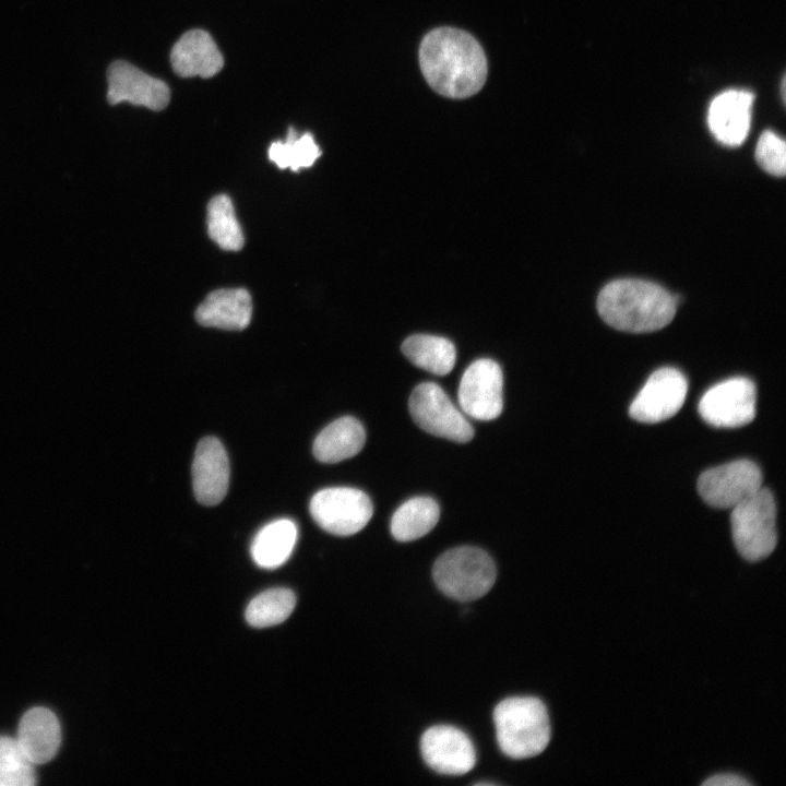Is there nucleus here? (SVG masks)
<instances>
[{
    "label": "nucleus",
    "instance_id": "nucleus-4",
    "mask_svg": "<svg viewBox=\"0 0 786 786\" xmlns=\"http://www.w3.org/2000/svg\"><path fill=\"white\" fill-rule=\"evenodd\" d=\"M433 580L446 596L471 602L486 595L495 584L497 569L491 557L474 546H461L443 552L432 568Z\"/></svg>",
    "mask_w": 786,
    "mask_h": 786
},
{
    "label": "nucleus",
    "instance_id": "nucleus-10",
    "mask_svg": "<svg viewBox=\"0 0 786 786\" xmlns=\"http://www.w3.org/2000/svg\"><path fill=\"white\" fill-rule=\"evenodd\" d=\"M463 413L477 420L496 419L503 409V373L492 359L481 358L464 371L458 386Z\"/></svg>",
    "mask_w": 786,
    "mask_h": 786
},
{
    "label": "nucleus",
    "instance_id": "nucleus-3",
    "mask_svg": "<svg viewBox=\"0 0 786 786\" xmlns=\"http://www.w3.org/2000/svg\"><path fill=\"white\" fill-rule=\"evenodd\" d=\"M493 723L498 746L511 759L538 755L550 741L549 715L538 698L512 696L502 700L495 707Z\"/></svg>",
    "mask_w": 786,
    "mask_h": 786
},
{
    "label": "nucleus",
    "instance_id": "nucleus-17",
    "mask_svg": "<svg viewBox=\"0 0 786 786\" xmlns=\"http://www.w3.org/2000/svg\"><path fill=\"white\" fill-rule=\"evenodd\" d=\"M252 315V300L245 288H223L212 291L200 303L195 320L207 327L240 331L246 329Z\"/></svg>",
    "mask_w": 786,
    "mask_h": 786
},
{
    "label": "nucleus",
    "instance_id": "nucleus-21",
    "mask_svg": "<svg viewBox=\"0 0 786 786\" xmlns=\"http://www.w3.org/2000/svg\"><path fill=\"white\" fill-rule=\"evenodd\" d=\"M402 352L415 366L436 376L450 373L456 360L454 344L436 335H412L404 341Z\"/></svg>",
    "mask_w": 786,
    "mask_h": 786
},
{
    "label": "nucleus",
    "instance_id": "nucleus-9",
    "mask_svg": "<svg viewBox=\"0 0 786 786\" xmlns=\"http://www.w3.org/2000/svg\"><path fill=\"white\" fill-rule=\"evenodd\" d=\"M762 473L750 460H736L706 469L698 480V492L713 508L733 509L762 486Z\"/></svg>",
    "mask_w": 786,
    "mask_h": 786
},
{
    "label": "nucleus",
    "instance_id": "nucleus-22",
    "mask_svg": "<svg viewBox=\"0 0 786 786\" xmlns=\"http://www.w3.org/2000/svg\"><path fill=\"white\" fill-rule=\"evenodd\" d=\"M440 509L430 497H415L401 504L391 519V534L398 541H412L428 534L438 523Z\"/></svg>",
    "mask_w": 786,
    "mask_h": 786
},
{
    "label": "nucleus",
    "instance_id": "nucleus-8",
    "mask_svg": "<svg viewBox=\"0 0 786 786\" xmlns=\"http://www.w3.org/2000/svg\"><path fill=\"white\" fill-rule=\"evenodd\" d=\"M757 389L743 377L724 380L711 386L699 402V413L708 425L738 428L755 417Z\"/></svg>",
    "mask_w": 786,
    "mask_h": 786
},
{
    "label": "nucleus",
    "instance_id": "nucleus-7",
    "mask_svg": "<svg viewBox=\"0 0 786 786\" xmlns=\"http://www.w3.org/2000/svg\"><path fill=\"white\" fill-rule=\"evenodd\" d=\"M309 510L317 524L327 533L349 536L368 524L373 514V504L359 489L330 487L311 498Z\"/></svg>",
    "mask_w": 786,
    "mask_h": 786
},
{
    "label": "nucleus",
    "instance_id": "nucleus-27",
    "mask_svg": "<svg viewBox=\"0 0 786 786\" xmlns=\"http://www.w3.org/2000/svg\"><path fill=\"white\" fill-rule=\"evenodd\" d=\"M755 159L766 172L783 177L786 172L785 141L771 130L764 131L755 146Z\"/></svg>",
    "mask_w": 786,
    "mask_h": 786
},
{
    "label": "nucleus",
    "instance_id": "nucleus-18",
    "mask_svg": "<svg viewBox=\"0 0 786 786\" xmlns=\"http://www.w3.org/2000/svg\"><path fill=\"white\" fill-rule=\"evenodd\" d=\"M16 740L33 764L48 762L60 746L59 722L51 711L34 707L23 715Z\"/></svg>",
    "mask_w": 786,
    "mask_h": 786
},
{
    "label": "nucleus",
    "instance_id": "nucleus-13",
    "mask_svg": "<svg viewBox=\"0 0 786 786\" xmlns=\"http://www.w3.org/2000/svg\"><path fill=\"white\" fill-rule=\"evenodd\" d=\"M107 99L111 105L129 102L135 106L162 110L169 104L168 85L127 61H114L107 71Z\"/></svg>",
    "mask_w": 786,
    "mask_h": 786
},
{
    "label": "nucleus",
    "instance_id": "nucleus-20",
    "mask_svg": "<svg viewBox=\"0 0 786 786\" xmlns=\"http://www.w3.org/2000/svg\"><path fill=\"white\" fill-rule=\"evenodd\" d=\"M298 538V528L290 519H278L264 525L251 544V556L257 565L275 569L290 557Z\"/></svg>",
    "mask_w": 786,
    "mask_h": 786
},
{
    "label": "nucleus",
    "instance_id": "nucleus-2",
    "mask_svg": "<svg viewBox=\"0 0 786 786\" xmlns=\"http://www.w3.org/2000/svg\"><path fill=\"white\" fill-rule=\"evenodd\" d=\"M677 299L662 286L624 278L607 284L597 298V310L610 326L631 333L663 329L675 317Z\"/></svg>",
    "mask_w": 786,
    "mask_h": 786
},
{
    "label": "nucleus",
    "instance_id": "nucleus-24",
    "mask_svg": "<svg viewBox=\"0 0 786 786\" xmlns=\"http://www.w3.org/2000/svg\"><path fill=\"white\" fill-rule=\"evenodd\" d=\"M296 606V596L288 588H271L255 596L246 609V620L254 628L284 622Z\"/></svg>",
    "mask_w": 786,
    "mask_h": 786
},
{
    "label": "nucleus",
    "instance_id": "nucleus-23",
    "mask_svg": "<svg viewBox=\"0 0 786 786\" xmlns=\"http://www.w3.org/2000/svg\"><path fill=\"white\" fill-rule=\"evenodd\" d=\"M206 224L210 238L222 249L238 251L243 247V231L228 195L219 194L211 199L207 204Z\"/></svg>",
    "mask_w": 786,
    "mask_h": 786
},
{
    "label": "nucleus",
    "instance_id": "nucleus-16",
    "mask_svg": "<svg viewBox=\"0 0 786 786\" xmlns=\"http://www.w3.org/2000/svg\"><path fill=\"white\" fill-rule=\"evenodd\" d=\"M170 63L181 78H212L224 67V57L212 36L203 29L184 33L172 46Z\"/></svg>",
    "mask_w": 786,
    "mask_h": 786
},
{
    "label": "nucleus",
    "instance_id": "nucleus-26",
    "mask_svg": "<svg viewBox=\"0 0 786 786\" xmlns=\"http://www.w3.org/2000/svg\"><path fill=\"white\" fill-rule=\"evenodd\" d=\"M35 782L33 763L17 740L0 737V786H29Z\"/></svg>",
    "mask_w": 786,
    "mask_h": 786
},
{
    "label": "nucleus",
    "instance_id": "nucleus-6",
    "mask_svg": "<svg viewBox=\"0 0 786 786\" xmlns=\"http://www.w3.org/2000/svg\"><path fill=\"white\" fill-rule=\"evenodd\" d=\"M408 405L414 421L422 430L458 443L473 439V426L437 383L418 384Z\"/></svg>",
    "mask_w": 786,
    "mask_h": 786
},
{
    "label": "nucleus",
    "instance_id": "nucleus-14",
    "mask_svg": "<svg viewBox=\"0 0 786 786\" xmlns=\"http://www.w3.org/2000/svg\"><path fill=\"white\" fill-rule=\"evenodd\" d=\"M192 484L196 500L204 505L219 503L227 493L228 456L215 437H205L198 443L192 463Z\"/></svg>",
    "mask_w": 786,
    "mask_h": 786
},
{
    "label": "nucleus",
    "instance_id": "nucleus-5",
    "mask_svg": "<svg viewBox=\"0 0 786 786\" xmlns=\"http://www.w3.org/2000/svg\"><path fill=\"white\" fill-rule=\"evenodd\" d=\"M734 544L748 561H760L776 547V504L772 492L760 488L731 509Z\"/></svg>",
    "mask_w": 786,
    "mask_h": 786
},
{
    "label": "nucleus",
    "instance_id": "nucleus-11",
    "mask_svg": "<svg viewBox=\"0 0 786 786\" xmlns=\"http://www.w3.org/2000/svg\"><path fill=\"white\" fill-rule=\"evenodd\" d=\"M688 381L676 368L665 367L654 371L635 398L629 414L640 422L656 424L669 419L682 407Z\"/></svg>",
    "mask_w": 786,
    "mask_h": 786
},
{
    "label": "nucleus",
    "instance_id": "nucleus-1",
    "mask_svg": "<svg viewBox=\"0 0 786 786\" xmlns=\"http://www.w3.org/2000/svg\"><path fill=\"white\" fill-rule=\"evenodd\" d=\"M419 64L428 84L450 98H466L484 86L488 66L479 43L453 27L430 31L421 40Z\"/></svg>",
    "mask_w": 786,
    "mask_h": 786
},
{
    "label": "nucleus",
    "instance_id": "nucleus-25",
    "mask_svg": "<svg viewBox=\"0 0 786 786\" xmlns=\"http://www.w3.org/2000/svg\"><path fill=\"white\" fill-rule=\"evenodd\" d=\"M321 151L311 133L306 132L298 135L290 127L285 142H273L269 147V158L281 169L289 168L299 171L301 168L311 167L320 157Z\"/></svg>",
    "mask_w": 786,
    "mask_h": 786
},
{
    "label": "nucleus",
    "instance_id": "nucleus-15",
    "mask_svg": "<svg viewBox=\"0 0 786 786\" xmlns=\"http://www.w3.org/2000/svg\"><path fill=\"white\" fill-rule=\"evenodd\" d=\"M753 93L743 90H728L711 103L707 123L713 135L728 146L740 145L747 138Z\"/></svg>",
    "mask_w": 786,
    "mask_h": 786
},
{
    "label": "nucleus",
    "instance_id": "nucleus-12",
    "mask_svg": "<svg viewBox=\"0 0 786 786\" xmlns=\"http://www.w3.org/2000/svg\"><path fill=\"white\" fill-rule=\"evenodd\" d=\"M420 750L429 767L440 774L463 775L476 763L475 748L468 736L449 725L428 728L422 734Z\"/></svg>",
    "mask_w": 786,
    "mask_h": 786
},
{
    "label": "nucleus",
    "instance_id": "nucleus-28",
    "mask_svg": "<svg viewBox=\"0 0 786 786\" xmlns=\"http://www.w3.org/2000/svg\"><path fill=\"white\" fill-rule=\"evenodd\" d=\"M703 785H707V786H748V785H751V783L740 775L733 774V773H723V774H716V775H713V776L706 778L703 782Z\"/></svg>",
    "mask_w": 786,
    "mask_h": 786
},
{
    "label": "nucleus",
    "instance_id": "nucleus-19",
    "mask_svg": "<svg viewBox=\"0 0 786 786\" xmlns=\"http://www.w3.org/2000/svg\"><path fill=\"white\" fill-rule=\"evenodd\" d=\"M366 442L364 426L354 417H341L327 425L313 442V454L322 463H337L360 452Z\"/></svg>",
    "mask_w": 786,
    "mask_h": 786
}]
</instances>
